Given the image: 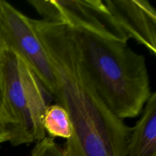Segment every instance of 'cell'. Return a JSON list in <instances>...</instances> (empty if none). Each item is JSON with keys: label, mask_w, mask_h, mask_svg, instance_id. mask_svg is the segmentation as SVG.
Masks as SVG:
<instances>
[{"label": "cell", "mask_w": 156, "mask_h": 156, "mask_svg": "<svg viewBox=\"0 0 156 156\" xmlns=\"http://www.w3.org/2000/svg\"><path fill=\"white\" fill-rule=\"evenodd\" d=\"M10 140V133L5 123L0 116V144L5 142H9Z\"/></svg>", "instance_id": "obj_10"}, {"label": "cell", "mask_w": 156, "mask_h": 156, "mask_svg": "<svg viewBox=\"0 0 156 156\" xmlns=\"http://www.w3.org/2000/svg\"><path fill=\"white\" fill-rule=\"evenodd\" d=\"M0 116L10 133L9 142L18 146L41 141L46 136L43 121L48 107L47 91L27 64L9 48L0 47Z\"/></svg>", "instance_id": "obj_3"}, {"label": "cell", "mask_w": 156, "mask_h": 156, "mask_svg": "<svg viewBox=\"0 0 156 156\" xmlns=\"http://www.w3.org/2000/svg\"><path fill=\"white\" fill-rule=\"evenodd\" d=\"M70 30L81 64L101 99L122 120L138 117L152 93L145 56L127 43Z\"/></svg>", "instance_id": "obj_2"}, {"label": "cell", "mask_w": 156, "mask_h": 156, "mask_svg": "<svg viewBox=\"0 0 156 156\" xmlns=\"http://www.w3.org/2000/svg\"><path fill=\"white\" fill-rule=\"evenodd\" d=\"M113 18L128 39L156 54V11L147 0H105Z\"/></svg>", "instance_id": "obj_6"}, {"label": "cell", "mask_w": 156, "mask_h": 156, "mask_svg": "<svg viewBox=\"0 0 156 156\" xmlns=\"http://www.w3.org/2000/svg\"><path fill=\"white\" fill-rule=\"evenodd\" d=\"M32 24L52 63L56 80L54 98L73 125L64 155L126 156L132 128L97 94L81 64L69 27L42 19H32Z\"/></svg>", "instance_id": "obj_1"}, {"label": "cell", "mask_w": 156, "mask_h": 156, "mask_svg": "<svg viewBox=\"0 0 156 156\" xmlns=\"http://www.w3.org/2000/svg\"><path fill=\"white\" fill-rule=\"evenodd\" d=\"M132 128L126 156H156V93L152 92Z\"/></svg>", "instance_id": "obj_7"}, {"label": "cell", "mask_w": 156, "mask_h": 156, "mask_svg": "<svg viewBox=\"0 0 156 156\" xmlns=\"http://www.w3.org/2000/svg\"><path fill=\"white\" fill-rule=\"evenodd\" d=\"M0 47L15 52L31 69L46 91L55 95L56 80L53 66L32 19L3 0H0Z\"/></svg>", "instance_id": "obj_4"}, {"label": "cell", "mask_w": 156, "mask_h": 156, "mask_svg": "<svg viewBox=\"0 0 156 156\" xmlns=\"http://www.w3.org/2000/svg\"><path fill=\"white\" fill-rule=\"evenodd\" d=\"M28 3L47 22L128 42V37L102 0H29Z\"/></svg>", "instance_id": "obj_5"}, {"label": "cell", "mask_w": 156, "mask_h": 156, "mask_svg": "<svg viewBox=\"0 0 156 156\" xmlns=\"http://www.w3.org/2000/svg\"><path fill=\"white\" fill-rule=\"evenodd\" d=\"M31 156H65L63 149L56 144L54 139L45 136L37 143L31 151Z\"/></svg>", "instance_id": "obj_9"}, {"label": "cell", "mask_w": 156, "mask_h": 156, "mask_svg": "<svg viewBox=\"0 0 156 156\" xmlns=\"http://www.w3.org/2000/svg\"><path fill=\"white\" fill-rule=\"evenodd\" d=\"M43 126L46 134L53 139L60 137L67 140L73 136V125L68 113L59 104L48 105L44 114Z\"/></svg>", "instance_id": "obj_8"}, {"label": "cell", "mask_w": 156, "mask_h": 156, "mask_svg": "<svg viewBox=\"0 0 156 156\" xmlns=\"http://www.w3.org/2000/svg\"><path fill=\"white\" fill-rule=\"evenodd\" d=\"M3 100V92H2V79H1V73H0V108H1Z\"/></svg>", "instance_id": "obj_11"}]
</instances>
